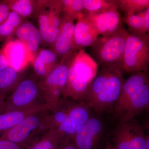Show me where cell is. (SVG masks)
Instances as JSON below:
<instances>
[{"mask_svg": "<svg viewBox=\"0 0 149 149\" xmlns=\"http://www.w3.org/2000/svg\"><path fill=\"white\" fill-rule=\"evenodd\" d=\"M23 71H18L9 66L0 70L1 91L6 94L12 92L24 78Z\"/></svg>", "mask_w": 149, "mask_h": 149, "instance_id": "22", "label": "cell"}, {"mask_svg": "<svg viewBox=\"0 0 149 149\" xmlns=\"http://www.w3.org/2000/svg\"><path fill=\"white\" fill-rule=\"evenodd\" d=\"M61 3L63 17L74 21L83 13L84 0H61Z\"/></svg>", "mask_w": 149, "mask_h": 149, "instance_id": "28", "label": "cell"}, {"mask_svg": "<svg viewBox=\"0 0 149 149\" xmlns=\"http://www.w3.org/2000/svg\"><path fill=\"white\" fill-rule=\"evenodd\" d=\"M74 24L73 44L74 51L77 52L92 47L99 35L97 30L83 13L77 17Z\"/></svg>", "mask_w": 149, "mask_h": 149, "instance_id": "14", "label": "cell"}, {"mask_svg": "<svg viewBox=\"0 0 149 149\" xmlns=\"http://www.w3.org/2000/svg\"><path fill=\"white\" fill-rule=\"evenodd\" d=\"M149 106V77L148 72L131 74L124 80L113 113L119 121L135 118Z\"/></svg>", "mask_w": 149, "mask_h": 149, "instance_id": "2", "label": "cell"}, {"mask_svg": "<svg viewBox=\"0 0 149 149\" xmlns=\"http://www.w3.org/2000/svg\"><path fill=\"white\" fill-rule=\"evenodd\" d=\"M149 66V34L129 33L120 68L124 73L148 72Z\"/></svg>", "mask_w": 149, "mask_h": 149, "instance_id": "4", "label": "cell"}, {"mask_svg": "<svg viewBox=\"0 0 149 149\" xmlns=\"http://www.w3.org/2000/svg\"><path fill=\"white\" fill-rule=\"evenodd\" d=\"M61 60L52 48H45L38 52L32 61L37 77L44 79L58 64Z\"/></svg>", "mask_w": 149, "mask_h": 149, "instance_id": "18", "label": "cell"}, {"mask_svg": "<svg viewBox=\"0 0 149 149\" xmlns=\"http://www.w3.org/2000/svg\"><path fill=\"white\" fill-rule=\"evenodd\" d=\"M11 11L14 12L22 18L36 17L39 10V1L34 0H7Z\"/></svg>", "mask_w": 149, "mask_h": 149, "instance_id": "23", "label": "cell"}, {"mask_svg": "<svg viewBox=\"0 0 149 149\" xmlns=\"http://www.w3.org/2000/svg\"><path fill=\"white\" fill-rule=\"evenodd\" d=\"M24 19L10 10L7 18L0 24V38L4 41L11 40Z\"/></svg>", "mask_w": 149, "mask_h": 149, "instance_id": "24", "label": "cell"}, {"mask_svg": "<svg viewBox=\"0 0 149 149\" xmlns=\"http://www.w3.org/2000/svg\"><path fill=\"white\" fill-rule=\"evenodd\" d=\"M118 9L125 15L142 12L149 8V0H115Z\"/></svg>", "mask_w": 149, "mask_h": 149, "instance_id": "27", "label": "cell"}, {"mask_svg": "<svg viewBox=\"0 0 149 149\" xmlns=\"http://www.w3.org/2000/svg\"><path fill=\"white\" fill-rule=\"evenodd\" d=\"M35 75L24 77L0 107V112L24 109L45 104Z\"/></svg>", "mask_w": 149, "mask_h": 149, "instance_id": "6", "label": "cell"}, {"mask_svg": "<svg viewBox=\"0 0 149 149\" xmlns=\"http://www.w3.org/2000/svg\"><path fill=\"white\" fill-rule=\"evenodd\" d=\"M59 142L54 130H50L45 135L31 141L25 149H56Z\"/></svg>", "mask_w": 149, "mask_h": 149, "instance_id": "26", "label": "cell"}, {"mask_svg": "<svg viewBox=\"0 0 149 149\" xmlns=\"http://www.w3.org/2000/svg\"><path fill=\"white\" fill-rule=\"evenodd\" d=\"M98 65L85 49L77 51L70 67L67 84L63 97L83 101L90 84L98 71Z\"/></svg>", "mask_w": 149, "mask_h": 149, "instance_id": "3", "label": "cell"}, {"mask_svg": "<svg viewBox=\"0 0 149 149\" xmlns=\"http://www.w3.org/2000/svg\"><path fill=\"white\" fill-rule=\"evenodd\" d=\"M129 32L123 27L113 35L98 38L91 47L93 56L102 67L117 66L120 63Z\"/></svg>", "mask_w": 149, "mask_h": 149, "instance_id": "5", "label": "cell"}, {"mask_svg": "<svg viewBox=\"0 0 149 149\" xmlns=\"http://www.w3.org/2000/svg\"><path fill=\"white\" fill-rule=\"evenodd\" d=\"M74 20L63 17L60 32L52 48L60 59L74 52Z\"/></svg>", "mask_w": 149, "mask_h": 149, "instance_id": "17", "label": "cell"}, {"mask_svg": "<svg viewBox=\"0 0 149 149\" xmlns=\"http://www.w3.org/2000/svg\"><path fill=\"white\" fill-rule=\"evenodd\" d=\"M6 94L3 93L1 90H0V105H2L3 103L4 100L5 96L6 95Z\"/></svg>", "mask_w": 149, "mask_h": 149, "instance_id": "32", "label": "cell"}, {"mask_svg": "<svg viewBox=\"0 0 149 149\" xmlns=\"http://www.w3.org/2000/svg\"><path fill=\"white\" fill-rule=\"evenodd\" d=\"M114 10H118L115 0H84V13L98 14Z\"/></svg>", "mask_w": 149, "mask_h": 149, "instance_id": "25", "label": "cell"}, {"mask_svg": "<svg viewBox=\"0 0 149 149\" xmlns=\"http://www.w3.org/2000/svg\"><path fill=\"white\" fill-rule=\"evenodd\" d=\"M147 136L136 118L119 121L113 133L112 143L116 149H146Z\"/></svg>", "mask_w": 149, "mask_h": 149, "instance_id": "7", "label": "cell"}, {"mask_svg": "<svg viewBox=\"0 0 149 149\" xmlns=\"http://www.w3.org/2000/svg\"><path fill=\"white\" fill-rule=\"evenodd\" d=\"M76 52L62 58L45 78L38 81L40 92L61 93L63 95L67 84L70 67Z\"/></svg>", "mask_w": 149, "mask_h": 149, "instance_id": "10", "label": "cell"}, {"mask_svg": "<svg viewBox=\"0 0 149 149\" xmlns=\"http://www.w3.org/2000/svg\"><path fill=\"white\" fill-rule=\"evenodd\" d=\"M104 132V125L101 118L92 114L72 139L78 149H102Z\"/></svg>", "mask_w": 149, "mask_h": 149, "instance_id": "9", "label": "cell"}, {"mask_svg": "<svg viewBox=\"0 0 149 149\" xmlns=\"http://www.w3.org/2000/svg\"><path fill=\"white\" fill-rule=\"evenodd\" d=\"M104 149H116L112 146L109 142H107L105 146Z\"/></svg>", "mask_w": 149, "mask_h": 149, "instance_id": "33", "label": "cell"}, {"mask_svg": "<svg viewBox=\"0 0 149 149\" xmlns=\"http://www.w3.org/2000/svg\"><path fill=\"white\" fill-rule=\"evenodd\" d=\"M2 105H0V107H1V106Z\"/></svg>", "mask_w": 149, "mask_h": 149, "instance_id": "35", "label": "cell"}, {"mask_svg": "<svg viewBox=\"0 0 149 149\" xmlns=\"http://www.w3.org/2000/svg\"><path fill=\"white\" fill-rule=\"evenodd\" d=\"M49 110L42 111L29 116L13 128L3 133L0 139L10 141L24 148L32 141Z\"/></svg>", "mask_w": 149, "mask_h": 149, "instance_id": "8", "label": "cell"}, {"mask_svg": "<svg viewBox=\"0 0 149 149\" xmlns=\"http://www.w3.org/2000/svg\"><path fill=\"white\" fill-rule=\"evenodd\" d=\"M15 35L16 39L26 46L33 61L42 44V39L39 29L32 22L24 19L17 29Z\"/></svg>", "mask_w": 149, "mask_h": 149, "instance_id": "16", "label": "cell"}, {"mask_svg": "<svg viewBox=\"0 0 149 149\" xmlns=\"http://www.w3.org/2000/svg\"><path fill=\"white\" fill-rule=\"evenodd\" d=\"M9 66L18 71L24 70L32 58L26 46L17 39L9 40L1 49Z\"/></svg>", "mask_w": 149, "mask_h": 149, "instance_id": "13", "label": "cell"}, {"mask_svg": "<svg viewBox=\"0 0 149 149\" xmlns=\"http://www.w3.org/2000/svg\"><path fill=\"white\" fill-rule=\"evenodd\" d=\"M3 41H4V40L0 38V44H1V43L2 42H3Z\"/></svg>", "mask_w": 149, "mask_h": 149, "instance_id": "34", "label": "cell"}, {"mask_svg": "<svg viewBox=\"0 0 149 149\" xmlns=\"http://www.w3.org/2000/svg\"><path fill=\"white\" fill-rule=\"evenodd\" d=\"M92 111L85 102H75L64 122L54 130L59 142L72 139L79 128L93 114Z\"/></svg>", "mask_w": 149, "mask_h": 149, "instance_id": "11", "label": "cell"}, {"mask_svg": "<svg viewBox=\"0 0 149 149\" xmlns=\"http://www.w3.org/2000/svg\"><path fill=\"white\" fill-rule=\"evenodd\" d=\"M55 105L45 103L24 109L0 112V132L13 128L31 115L45 110H51Z\"/></svg>", "mask_w": 149, "mask_h": 149, "instance_id": "15", "label": "cell"}, {"mask_svg": "<svg viewBox=\"0 0 149 149\" xmlns=\"http://www.w3.org/2000/svg\"><path fill=\"white\" fill-rule=\"evenodd\" d=\"M9 66L8 62L1 49L0 50V70Z\"/></svg>", "mask_w": 149, "mask_h": 149, "instance_id": "31", "label": "cell"}, {"mask_svg": "<svg viewBox=\"0 0 149 149\" xmlns=\"http://www.w3.org/2000/svg\"><path fill=\"white\" fill-rule=\"evenodd\" d=\"M124 72L117 66L102 67L90 84L83 102L97 114L113 113L124 81Z\"/></svg>", "mask_w": 149, "mask_h": 149, "instance_id": "1", "label": "cell"}, {"mask_svg": "<svg viewBox=\"0 0 149 149\" xmlns=\"http://www.w3.org/2000/svg\"><path fill=\"white\" fill-rule=\"evenodd\" d=\"M76 102L68 97H62L49 111L47 120L51 130H56L64 122Z\"/></svg>", "mask_w": 149, "mask_h": 149, "instance_id": "20", "label": "cell"}, {"mask_svg": "<svg viewBox=\"0 0 149 149\" xmlns=\"http://www.w3.org/2000/svg\"><path fill=\"white\" fill-rule=\"evenodd\" d=\"M10 11L7 0L0 1V24L7 18Z\"/></svg>", "mask_w": 149, "mask_h": 149, "instance_id": "29", "label": "cell"}, {"mask_svg": "<svg viewBox=\"0 0 149 149\" xmlns=\"http://www.w3.org/2000/svg\"><path fill=\"white\" fill-rule=\"evenodd\" d=\"M83 13L102 37L113 35L123 27L122 18L117 10L98 14Z\"/></svg>", "mask_w": 149, "mask_h": 149, "instance_id": "12", "label": "cell"}, {"mask_svg": "<svg viewBox=\"0 0 149 149\" xmlns=\"http://www.w3.org/2000/svg\"><path fill=\"white\" fill-rule=\"evenodd\" d=\"M56 149H78L72 139L59 142Z\"/></svg>", "mask_w": 149, "mask_h": 149, "instance_id": "30", "label": "cell"}, {"mask_svg": "<svg viewBox=\"0 0 149 149\" xmlns=\"http://www.w3.org/2000/svg\"><path fill=\"white\" fill-rule=\"evenodd\" d=\"M39 7L37 17L39 30L42 39V44L52 47L59 35L60 32L54 29L49 19L47 1H39Z\"/></svg>", "mask_w": 149, "mask_h": 149, "instance_id": "19", "label": "cell"}, {"mask_svg": "<svg viewBox=\"0 0 149 149\" xmlns=\"http://www.w3.org/2000/svg\"><path fill=\"white\" fill-rule=\"evenodd\" d=\"M129 27L131 33L148 34L149 31V8L139 13L125 15L122 18Z\"/></svg>", "mask_w": 149, "mask_h": 149, "instance_id": "21", "label": "cell"}]
</instances>
